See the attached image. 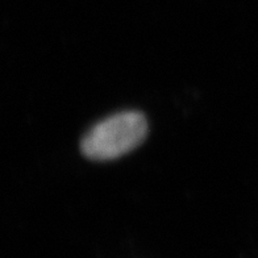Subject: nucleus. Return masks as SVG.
Instances as JSON below:
<instances>
[{"mask_svg": "<svg viewBox=\"0 0 258 258\" xmlns=\"http://www.w3.org/2000/svg\"><path fill=\"white\" fill-rule=\"evenodd\" d=\"M148 135V122L139 111H122L92 126L82 139L83 156L92 161L116 160L136 149Z\"/></svg>", "mask_w": 258, "mask_h": 258, "instance_id": "nucleus-1", "label": "nucleus"}]
</instances>
